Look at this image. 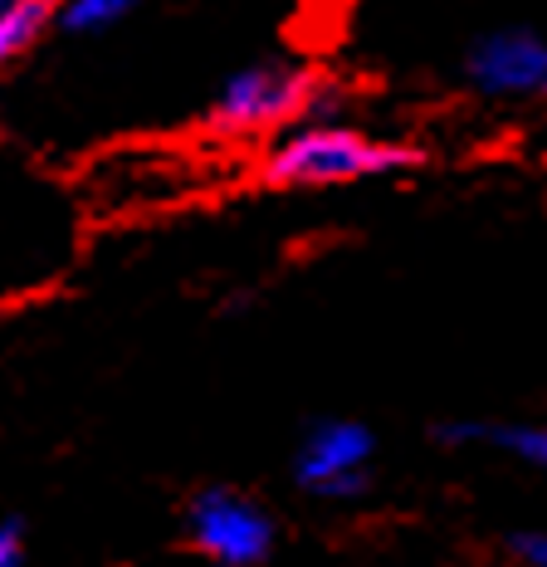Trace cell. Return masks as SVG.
I'll list each match as a JSON object with an SVG mask.
<instances>
[{
  "mask_svg": "<svg viewBox=\"0 0 547 567\" xmlns=\"http://www.w3.org/2000/svg\"><path fill=\"white\" fill-rule=\"evenodd\" d=\"M435 441L489 445V451H504L533 470H547V421H440Z\"/></svg>",
  "mask_w": 547,
  "mask_h": 567,
  "instance_id": "obj_6",
  "label": "cell"
},
{
  "mask_svg": "<svg viewBox=\"0 0 547 567\" xmlns=\"http://www.w3.org/2000/svg\"><path fill=\"white\" fill-rule=\"evenodd\" d=\"M328 103V84L303 64L289 59H265L230 74L210 103L206 123L220 137H259V133H283L293 123L323 117L318 109Z\"/></svg>",
  "mask_w": 547,
  "mask_h": 567,
  "instance_id": "obj_2",
  "label": "cell"
},
{
  "mask_svg": "<svg viewBox=\"0 0 547 567\" xmlns=\"http://www.w3.org/2000/svg\"><path fill=\"white\" fill-rule=\"evenodd\" d=\"M182 534L210 567H265L279 543V524L255 494L206 484L186 499Z\"/></svg>",
  "mask_w": 547,
  "mask_h": 567,
  "instance_id": "obj_3",
  "label": "cell"
},
{
  "mask_svg": "<svg viewBox=\"0 0 547 567\" xmlns=\"http://www.w3.org/2000/svg\"><path fill=\"white\" fill-rule=\"evenodd\" d=\"M64 20V0H0V59L16 64Z\"/></svg>",
  "mask_w": 547,
  "mask_h": 567,
  "instance_id": "obj_7",
  "label": "cell"
},
{
  "mask_svg": "<svg viewBox=\"0 0 547 567\" xmlns=\"http://www.w3.org/2000/svg\"><path fill=\"white\" fill-rule=\"evenodd\" d=\"M137 10V0H64V20L59 25L74 30V34H99L127 20Z\"/></svg>",
  "mask_w": 547,
  "mask_h": 567,
  "instance_id": "obj_8",
  "label": "cell"
},
{
  "mask_svg": "<svg viewBox=\"0 0 547 567\" xmlns=\"http://www.w3.org/2000/svg\"><path fill=\"white\" fill-rule=\"evenodd\" d=\"M372 455L376 435L372 425L352 416H323L313 421L293 445V484L313 499L352 504L372 484Z\"/></svg>",
  "mask_w": 547,
  "mask_h": 567,
  "instance_id": "obj_4",
  "label": "cell"
},
{
  "mask_svg": "<svg viewBox=\"0 0 547 567\" xmlns=\"http://www.w3.org/2000/svg\"><path fill=\"white\" fill-rule=\"evenodd\" d=\"M469 84L489 99H543L547 40L533 30H494L469 50Z\"/></svg>",
  "mask_w": 547,
  "mask_h": 567,
  "instance_id": "obj_5",
  "label": "cell"
},
{
  "mask_svg": "<svg viewBox=\"0 0 547 567\" xmlns=\"http://www.w3.org/2000/svg\"><path fill=\"white\" fill-rule=\"evenodd\" d=\"M508 553H514V563H523V567H547V534L523 528V534L508 538Z\"/></svg>",
  "mask_w": 547,
  "mask_h": 567,
  "instance_id": "obj_10",
  "label": "cell"
},
{
  "mask_svg": "<svg viewBox=\"0 0 547 567\" xmlns=\"http://www.w3.org/2000/svg\"><path fill=\"white\" fill-rule=\"evenodd\" d=\"M421 152L406 142L372 137L362 127L332 123V117H308V123L283 127V137L265 157V182L269 186H348L367 176H391L411 172Z\"/></svg>",
  "mask_w": 547,
  "mask_h": 567,
  "instance_id": "obj_1",
  "label": "cell"
},
{
  "mask_svg": "<svg viewBox=\"0 0 547 567\" xmlns=\"http://www.w3.org/2000/svg\"><path fill=\"white\" fill-rule=\"evenodd\" d=\"M25 518L10 514L6 528H0V567H25Z\"/></svg>",
  "mask_w": 547,
  "mask_h": 567,
  "instance_id": "obj_9",
  "label": "cell"
}]
</instances>
